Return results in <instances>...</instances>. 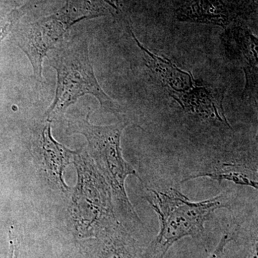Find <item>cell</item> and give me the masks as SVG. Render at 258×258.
Segmentation results:
<instances>
[{"label": "cell", "instance_id": "cell-1", "mask_svg": "<svg viewBox=\"0 0 258 258\" xmlns=\"http://www.w3.org/2000/svg\"><path fill=\"white\" fill-rule=\"evenodd\" d=\"M159 217L160 230L148 246L143 258H164L171 246L186 237L199 239L205 232V225L215 212L227 208L223 195L192 202L179 190H152L146 197Z\"/></svg>", "mask_w": 258, "mask_h": 258}, {"label": "cell", "instance_id": "cell-2", "mask_svg": "<svg viewBox=\"0 0 258 258\" xmlns=\"http://www.w3.org/2000/svg\"><path fill=\"white\" fill-rule=\"evenodd\" d=\"M49 63L57 71V84L55 99L46 113L47 119L63 114L79 97L86 94L96 97L105 111L115 115L121 113V106L103 91L97 81L90 60L87 40H71Z\"/></svg>", "mask_w": 258, "mask_h": 258}, {"label": "cell", "instance_id": "cell-3", "mask_svg": "<svg viewBox=\"0 0 258 258\" xmlns=\"http://www.w3.org/2000/svg\"><path fill=\"white\" fill-rule=\"evenodd\" d=\"M90 113L86 117L70 119L68 132L81 134L87 139L91 152L103 177L111 186L113 196L120 208L132 220L139 217L129 201L125 191V179L134 176L142 181L137 171L123 159L120 147L122 133L128 123L118 122L108 125H95L89 121Z\"/></svg>", "mask_w": 258, "mask_h": 258}, {"label": "cell", "instance_id": "cell-4", "mask_svg": "<svg viewBox=\"0 0 258 258\" xmlns=\"http://www.w3.org/2000/svg\"><path fill=\"white\" fill-rule=\"evenodd\" d=\"M74 22L64 11L29 25L18 32L19 46L28 56L37 81H42V62L49 50L63 40Z\"/></svg>", "mask_w": 258, "mask_h": 258}, {"label": "cell", "instance_id": "cell-5", "mask_svg": "<svg viewBox=\"0 0 258 258\" xmlns=\"http://www.w3.org/2000/svg\"><path fill=\"white\" fill-rule=\"evenodd\" d=\"M250 0H184L178 9L180 20L223 25L242 14Z\"/></svg>", "mask_w": 258, "mask_h": 258}, {"label": "cell", "instance_id": "cell-6", "mask_svg": "<svg viewBox=\"0 0 258 258\" xmlns=\"http://www.w3.org/2000/svg\"><path fill=\"white\" fill-rule=\"evenodd\" d=\"M225 34L230 46L237 50L245 74L246 85L242 97L249 98L257 96V39L248 30L241 27L230 29Z\"/></svg>", "mask_w": 258, "mask_h": 258}, {"label": "cell", "instance_id": "cell-7", "mask_svg": "<svg viewBox=\"0 0 258 258\" xmlns=\"http://www.w3.org/2000/svg\"><path fill=\"white\" fill-rule=\"evenodd\" d=\"M93 258H143L138 243L120 226L113 222L102 229Z\"/></svg>", "mask_w": 258, "mask_h": 258}, {"label": "cell", "instance_id": "cell-8", "mask_svg": "<svg viewBox=\"0 0 258 258\" xmlns=\"http://www.w3.org/2000/svg\"><path fill=\"white\" fill-rule=\"evenodd\" d=\"M131 32L138 46L143 50L148 67L159 74L171 97L174 98L177 95L187 92L195 87V81L191 74L178 69L170 60L151 52L139 42L133 32Z\"/></svg>", "mask_w": 258, "mask_h": 258}, {"label": "cell", "instance_id": "cell-9", "mask_svg": "<svg viewBox=\"0 0 258 258\" xmlns=\"http://www.w3.org/2000/svg\"><path fill=\"white\" fill-rule=\"evenodd\" d=\"M42 153L47 170L63 189H67L62 179V172L76 152L69 150L54 140L51 135L50 123H47L42 130Z\"/></svg>", "mask_w": 258, "mask_h": 258}, {"label": "cell", "instance_id": "cell-10", "mask_svg": "<svg viewBox=\"0 0 258 258\" xmlns=\"http://www.w3.org/2000/svg\"><path fill=\"white\" fill-rule=\"evenodd\" d=\"M208 177L209 179L215 180L221 182L223 181H230L236 184L243 185V186H251L254 189H257V181L252 179L247 174L241 171L235 170H224L212 171V172H199L192 174L189 177L186 178L183 181H187L189 180L198 179V178Z\"/></svg>", "mask_w": 258, "mask_h": 258}, {"label": "cell", "instance_id": "cell-11", "mask_svg": "<svg viewBox=\"0 0 258 258\" xmlns=\"http://www.w3.org/2000/svg\"><path fill=\"white\" fill-rule=\"evenodd\" d=\"M21 15L19 10H13L9 14L0 17V42L11 31L12 28L16 24Z\"/></svg>", "mask_w": 258, "mask_h": 258}, {"label": "cell", "instance_id": "cell-12", "mask_svg": "<svg viewBox=\"0 0 258 258\" xmlns=\"http://www.w3.org/2000/svg\"><path fill=\"white\" fill-rule=\"evenodd\" d=\"M10 244H11V251H10V258H25V251L22 249L21 242L18 238H16L13 234H10Z\"/></svg>", "mask_w": 258, "mask_h": 258}, {"label": "cell", "instance_id": "cell-13", "mask_svg": "<svg viewBox=\"0 0 258 258\" xmlns=\"http://www.w3.org/2000/svg\"><path fill=\"white\" fill-rule=\"evenodd\" d=\"M232 240V237L228 234H225V235L222 236L220 242L217 245L216 248L214 249L213 252H212L208 258H220L221 257L224 251H225V247Z\"/></svg>", "mask_w": 258, "mask_h": 258}, {"label": "cell", "instance_id": "cell-14", "mask_svg": "<svg viewBox=\"0 0 258 258\" xmlns=\"http://www.w3.org/2000/svg\"><path fill=\"white\" fill-rule=\"evenodd\" d=\"M257 248V231H256L255 233L252 235L248 248H247V254H246L244 258H258Z\"/></svg>", "mask_w": 258, "mask_h": 258}, {"label": "cell", "instance_id": "cell-15", "mask_svg": "<svg viewBox=\"0 0 258 258\" xmlns=\"http://www.w3.org/2000/svg\"><path fill=\"white\" fill-rule=\"evenodd\" d=\"M108 4L111 5L112 8H114L115 10H119L118 8V0H105Z\"/></svg>", "mask_w": 258, "mask_h": 258}]
</instances>
